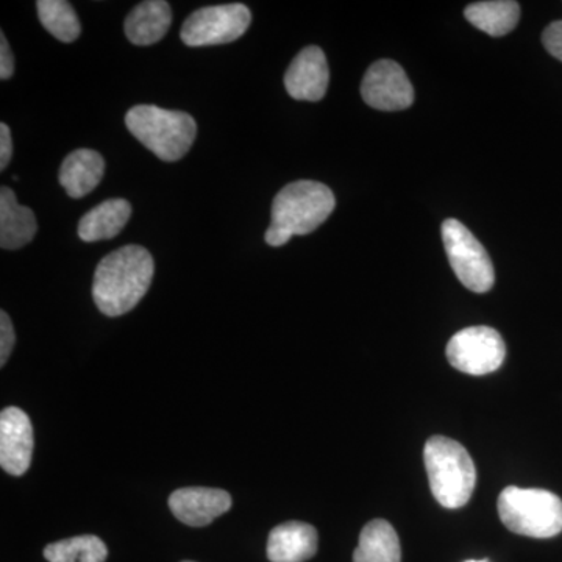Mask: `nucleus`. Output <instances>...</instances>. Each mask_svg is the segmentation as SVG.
<instances>
[{
	"mask_svg": "<svg viewBox=\"0 0 562 562\" xmlns=\"http://www.w3.org/2000/svg\"><path fill=\"white\" fill-rule=\"evenodd\" d=\"M171 24V5L165 0H147L131 11L124 31L135 46H151L165 38Z\"/></svg>",
	"mask_w": 562,
	"mask_h": 562,
	"instance_id": "16",
	"label": "nucleus"
},
{
	"mask_svg": "<svg viewBox=\"0 0 562 562\" xmlns=\"http://www.w3.org/2000/svg\"><path fill=\"white\" fill-rule=\"evenodd\" d=\"M542 43L549 54L562 61V21L552 22L542 35Z\"/></svg>",
	"mask_w": 562,
	"mask_h": 562,
	"instance_id": "23",
	"label": "nucleus"
},
{
	"mask_svg": "<svg viewBox=\"0 0 562 562\" xmlns=\"http://www.w3.org/2000/svg\"><path fill=\"white\" fill-rule=\"evenodd\" d=\"M402 550L397 532L390 522L372 520L362 528L353 562H401Z\"/></svg>",
	"mask_w": 562,
	"mask_h": 562,
	"instance_id": "18",
	"label": "nucleus"
},
{
	"mask_svg": "<svg viewBox=\"0 0 562 562\" xmlns=\"http://www.w3.org/2000/svg\"><path fill=\"white\" fill-rule=\"evenodd\" d=\"M11 155H13V139L11 132L5 122L0 124V171H5L10 165Z\"/></svg>",
	"mask_w": 562,
	"mask_h": 562,
	"instance_id": "25",
	"label": "nucleus"
},
{
	"mask_svg": "<svg viewBox=\"0 0 562 562\" xmlns=\"http://www.w3.org/2000/svg\"><path fill=\"white\" fill-rule=\"evenodd\" d=\"M14 72V57L5 35H0V79L9 80Z\"/></svg>",
	"mask_w": 562,
	"mask_h": 562,
	"instance_id": "24",
	"label": "nucleus"
},
{
	"mask_svg": "<svg viewBox=\"0 0 562 562\" xmlns=\"http://www.w3.org/2000/svg\"><path fill=\"white\" fill-rule=\"evenodd\" d=\"M105 173V160L92 149L74 150L61 162L58 181L69 198L81 199L98 188Z\"/></svg>",
	"mask_w": 562,
	"mask_h": 562,
	"instance_id": "15",
	"label": "nucleus"
},
{
	"mask_svg": "<svg viewBox=\"0 0 562 562\" xmlns=\"http://www.w3.org/2000/svg\"><path fill=\"white\" fill-rule=\"evenodd\" d=\"M43 27L61 43H72L79 38L81 25L76 10L65 0H40L36 2Z\"/></svg>",
	"mask_w": 562,
	"mask_h": 562,
	"instance_id": "21",
	"label": "nucleus"
},
{
	"mask_svg": "<svg viewBox=\"0 0 562 562\" xmlns=\"http://www.w3.org/2000/svg\"><path fill=\"white\" fill-rule=\"evenodd\" d=\"M125 125L144 147L168 162L181 160L198 136V124L191 114L155 105L133 106Z\"/></svg>",
	"mask_w": 562,
	"mask_h": 562,
	"instance_id": "3",
	"label": "nucleus"
},
{
	"mask_svg": "<svg viewBox=\"0 0 562 562\" xmlns=\"http://www.w3.org/2000/svg\"><path fill=\"white\" fill-rule=\"evenodd\" d=\"M335 206V194L327 184L313 180L292 181L273 199L266 243L281 247L292 236L310 235L330 217Z\"/></svg>",
	"mask_w": 562,
	"mask_h": 562,
	"instance_id": "2",
	"label": "nucleus"
},
{
	"mask_svg": "<svg viewBox=\"0 0 562 562\" xmlns=\"http://www.w3.org/2000/svg\"><path fill=\"white\" fill-rule=\"evenodd\" d=\"M465 562H486V561H465Z\"/></svg>",
	"mask_w": 562,
	"mask_h": 562,
	"instance_id": "26",
	"label": "nucleus"
},
{
	"mask_svg": "<svg viewBox=\"0 0 562 562\" xmlns=\"http://www.w3.org/2000/svg\"><path fill=\"white\" fill-rule=\"evenodd\" d=\"M430 490L443 508H462L473 494L475 464L460 442L446 436H432L424 450Z\"/></svg>",
	"mask_w": 562,
	"mask_h": 562,
	"instance_id": "4",
	"label": "nucleus"
},
{
	"mask_svg": "<svg viewBox=\"0 0 562 562\" xmlns=\"http://www.w3.org/2000/svg\"><path fill=\"white\" fill-rule=\"evenodd\" d=\"M330 81L327 57L317 46L305 47L284 74V88L295 101L319 102Z\"/></svg>",
	"mask_w": 562,
	"mask_h": 562,
	"instance_id": "11",
	"label": "nucleus"
},
{
	"mask_svg": "<svg viewBox=\"0 0 562 562\" xmlns=\"http://www.w3.org/2000/svg\"><path fill=\"white\" fill-rule=\"evenodd\" d=\"M250 22V10L244 3L203 7L184 21L180 38L190 47L220 46L241 38Z\"/></svg>",
	"mask_w": 562,
	"mask_h": 562,
	"instance_id": "7",
	"label": "nucleus"
},
{
	"mask_svg": "<svg viewBox=\"0 0 562 562\" xmlns=\"http://www.w3.org/2000/svg\"><path fill=\"white\" fill-rule=\"evenodd\" d=\"M132 205L125 199H110L88 211L79 222V238L85 243L113 239L127 225Z\"/></svg>",
	"mask_w": 562,
	"mask_h": 562,
	"instance_id": "17",
	"label": "nucleus"
},
{
	"mask_svg": "<svg viewBox=\"0 0 562 562\" xmlns=\"http://www.w3.org/2000/svg\"><path fill=\"white\" fill-rule=\"evenodd\" d=\"M317 546L316 528L292 520L273 528L269 535L268 558L271 562H305L316 554Z\"/></svg>",
	"mask_w": 562,
	"mask_h": 562,
	"instance_id": "13",
	"label": "nucleus"
},
{
	"mask_svg": "<svg viewBox=\"0 0 562 562\" xmlns=\"http://www.w3.org/2000/svg\"><path fill=\"white\" fill-rule=\"evenodd\" d=\"M232 495L227 491L211 487H183L172 492L169 508L181 524L206 527L232 508Z\"/></svg>",
	"mask_w": 562,
	"mask_h": 562,
	"instance_id": "12",
	"label": "nucleus"
},
{
	"mask_svg": "<svg viewBox=\"0 0 562 562\" xmlns=\"http://www.w3.org/2000/svg\"><path fill=\"white\" fill-rule=\"evenodd\" d=\"M506 357L501 333L491 327H471L458 331L447 346L450 364L469 375L495 372Z\"/></svg>",
	"mask_w": 562,
	"mask_h": 562,
	"instance_id": "8",
	"label": "nucleus"
},
{
	"mask_svg": "<svg viewBox=\"0 0 562 562\" xmlns=\"http://www.w3.org/2000/svg\"><path fill=\"white\" fill-rule=\"evenodd\" d=\"M464 16L473 27L498 38L516 29L520 20V5L514 0L476 2L465 7Z\"/></svg>",
	"mask_w": 562,
	"mask_h": 562,
	"instance_id": "19",
	"label": "nucleus"
},
{
	"mask_svg": "<svg viewBox=\"0 0 562 562\" xmlns=\"http://www.w3.org/2000/svg\"><path fill=\"white\" fill-rule=\"evenodd\" d=\"M498 516L516 535L553 538L562 531V501L552 492L509 486L498 497Z\"/></svg>",
	"mask_w": 562,
	"mask_h": 562,
	"instance_id": "5",
	"label": "nucleus"
},
{
	"mask_svg": "<svg viewBox=\"0 0 562 562\" xmlns=\"http://www.w3.org/2000/svg\"><path fill=\"white\" fill-rule=\"evenodd\" d=\"M442 241L454 276L468 290L483 294L494 286L490 254L464 224L457 220L443 221Z\"/></svg>",
	"mask_w": 562,
	"mask_h": 562,
	"instance_id": "6",
	"label": "nucleus"
},
{
	"mask_svg": "<svg viewBox=\"0 0 562 562\" xmlns=\"http://www.w3.org/2000/svg\"><path fill=\"white\" fill-rule=\"evenodd\" d=\"M183 562H194V561H183Z\"/></svg>",
	"mask_w": 562,
	"mask_h": 562,
	"instance_id": "27",
	"label": "nucleus"
},
{
	"mask_svg": "<svg viewBox=\"0 0 562 562\" xmlns=\"http://www.w3.org/2000/svg\"><path fill=\"white\" fill-rule=\"evenodd\" d=\"M31 417L21 408L9 406L0 413V465L10 475L21 476L29 471L33 454Z\"/></svg>",
	"mask_w": 562,
	"mask_h": 562,
	"instance_id": "10",
	"label": "nucleus"
},
{
	"mask_svg": "<svg viewBox=\"0 0 562 562\" xmlns=\"http://www.w3.org/2000/svg\"><path fill=\"white\" fill-rule=\"evenodd\" d=\"M16 342V333L9 314L0 312V366H5Z\"/></svg>",
	"mask_w": 562,
	"mask_h": 562,
	"instance_id": "22",
	"label": "nucleus"
},
{
	"mask_svg": "<svg viewBox=\"0 0 562 562\" xmlns=\"http://www.w3.org/2000/svg\"><path fill=\"white\" fill-rule=\"evenodd\" d=\"M155 262L143 246L128 244L111 251L98 265L92 281V299L109 317L132 312L149 291Z\"/></svg>",
	"mask_w": 562,
	"mask_h": 562,
	"instance_id": "1",
	"label": "nucleus"
},
{
	"mask_svg": "<svg viewBox=\"0 0 562 562\" xmlns=\"http://www.w3.org/2000/svg\"><path fill=\"white\" fill-rule=\"evenodd\" d=\"M109 549L98 536L85 535L49 543L44 558L49 562H105Z\"/></svg>",
	"mask_w": 562,
	"mask_h": 562,
	"instance_id": "20",
	"label": "nucleus"
},
{
	"mask_svg": "<svg viewBox=\"0 0 562 562\" xmlns=\"http://www.w3.org/2000/svg\"><path fill=\"white\" fill-rule=\"evenodd\" d=\"M36 231L35 213L18 203L11 188H0V247L5 250L21 249L35 238Z\"/></svg>",
	"mask_w": 562,
	"mask_h": 562,
	"instance_id": "14",
	"label": "nucleus"
},
{
	"mask_svg": "<svg viewBox=\"0 0 562 562\" xmlns=\"http://www.w3.org/2000/svg\"><path fill=\"white\" fill-rule=\"evenodd\" d=\"M361 95L372 109L401 111L414 102L412 81L398 63L380 60L373 63L361 83Z\"/></svg>",
	"mask_w": 562,
	"mask_h": 562,
	"instance_id": "9",
	"label": "nucleus"
}]
</instances>
